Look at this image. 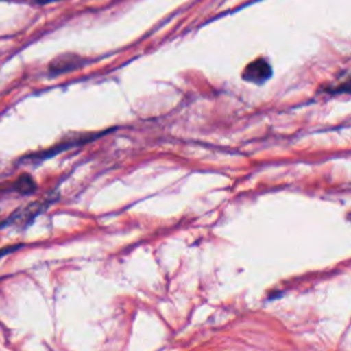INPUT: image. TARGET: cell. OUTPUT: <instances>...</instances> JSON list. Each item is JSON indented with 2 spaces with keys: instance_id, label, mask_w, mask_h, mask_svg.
<instances>
[{
  "instance_id": "obj_1",
  "label": "cell",
  "mask_w": 351,
  "mask_h": 351,
  "mask_svg": "<svg viewBox=\"0 0 351 351\" xmlns=\"http://www.w3.org/2000/svg\"><path fill=\"white\" fill-rule=\"evenodd\" d=\"M271 73L273 71L269 62L263 58H258L245 66V69L241 73V78L244 81L262 85L271 77Z\"/></svg>"
},
{
  "instance_id": "obj_2",
  "label": "cell",
  "mask_w": 351,
  "mask_h": 351,
  "mask_svg": "<svg viewBox=\"0 0 351 351\" xmlns=\"http://www.w3.org/2000/svg\"><path fill=\"white\" fill-rule=\"evenodd\" d=\"M82 59L74 53H67V55H62V56H58L56 59H53L49 64V71L51 74L56 75V74H60V73H66V71H70L75 67H80Z\"/></svg>"
},
{
  "instance_id": "obj_3",
  "label": "cell",
  "mask_w": 351,
  "mask_h": 351,
  "mask_svg": "<svg viewBox=\"0 0 351 351\" xmlns=\"http://www.w3.org/2000/svg\"><path fill=\"white\" fill-rule=\"evenodd\" d=\"M47 1H53V0H40V3H47Z\"/></svg>"
}]
</instances>
